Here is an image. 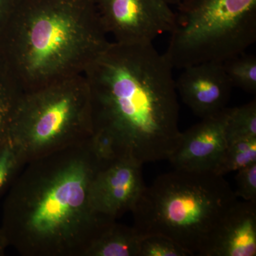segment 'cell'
Here are the masks:
<instances>
[{
    "label": "cell",
    "mask_w": 256,
    "mask_h": 256,
    "mask_svg": "<svg viewBox=\"0 0 256 256\" xmlns=\"http://www.w3.org/2000/svg\"><path fill=\"white\" fill-rule=\"evenodd\" d=\"M92 134L90 90L80 74L24 92L10 140L28 163L85 142Z\"/></svg>",
    "instance_id": "obj_5"
},
{
    "label": "cell",
    "mask_w": 256,
    "mask_h": 256,
    "mask_svg": "<svg viewBox=\"0 0 256 256\" xmlns=\"http://www.w3.org/2000/svg\"><path fill=\"white\" fill-rule=\"evenodd\" d=\"M237 197L244 201L256 202V162L237 171Z\"/></svg>",
    "instance_id": "obj_19"
},
{
    "label": "cell",
    "mask_w": 256,
    "mask_h": 256,
    "mask_svg": "<svg viewBox=\"0 0 256 256\" xmlns=\"http://www.w3.org/2000/svg\"><path fill=\"white\" fill-rule=\"evenodd\" d=\"M170 5H178L182 0H165Z\"/></svg>",
    "instance_id": "obj_22"
},
{
    "label": "cell",
    "mask_w": 256,
    "mask_h": 256,
    "mask_svg": "<svg viewBox=\"0 0 256 256\" xmlns=\"http://www.w3.org/2000/svg\"><path fill=\"white\" fill-rule=\"evenodd\" d=\"M255 162L256 138L237 140L228 143L213 172L224 176Z\"/></svg>",
    "instance_id": "obj_14"
},
{
    "label": "cell",
    "mask_w": 256,
    "mask_h": 256,
    "mask_svg": "<svg viewBox=\"0 0 256 256\" xmlns=\"http://www.w3.org/2000/svg\"><path fill=\"white\" fill-rule=\"evenodd\" d=\"M26 163L22 152L10 139L0 149V193Z\"/></svg>",
    "instance_id": "obj_17"
},
{
    "label": "cell",
    "mask_w": 256,
    "mask_h": 256,
    "mask_svg": "<svg viewBox=\"0 0 256 256\" xmlns=\"http://www.w3.org/2000/svg\"><path fill=\"white\" fill-rule=\"evenodd\" d=\"M182 70L175 80V86L184 104L194 114L204 118L227 108L233 86L223 63L204 62Z\"/></svg>",
    "instance_id": "obj_10"
},
{
    "label": "cell",
    "mask_w": 256,
    "mask_h": 256,
    "mask_svg": "<svg viewBox=\"0 0 256 256\" xmlns=\"http://www.w3.org/2000/svg\"><path fill=\"white\" fill-rule=\"evenodd\" d=\"M141 238L134 227L114 220L101 230L82 256H138Z\"/></svg>",
    "instance_id": "obj_12"
},
{
    "label": "cell",
    "mask_w": 256,
    "mask_h": 256,
    "mask_svg": "<svg viewBox=\"0 0 256 256\" xmlns=\"http://www.w3.org/2000/svg\"><path fill=\"white\" fill-rule=\"evenodd\" d=\"M173 69L153 43L114 42L86 69L92 134L108 138L118 158L143 165L168 160L178 148Z\"/></svg>",
    "instance_id": "obj_1"
},
{
    "label": "cell",
    "mask_w": 256,
    "mask_h": 256,
    "mask_svg": "<svg viewBox=\"0 0 256 256\" xmlns=\"http://www.w3.org/2000/svg\"><path fill=\"white\" fill-rule=\"evenodd\" d=\"M100 165L90 138L26 163L5 204L2 230L8 244L24 256H82L112 222L92 203Z\"/></svg>",
    "instance_id": "obj_2"
},
{
    "label": "cell",
    "mask_w": 256,
    "mask_h": 256,
    "mask_svg": "<svg viewBox=\"0 0 256 256\" xmlns=\"http://www.w3.org/2000/svg\"><path fill=\"white\" fill-rule=\"evenodd\" d=\"M224 70L233 87L249 94L256 92V57L246 52L223 63Z\"/></svg>",
    "instance_id": "obj_15"
},
{
    "label": "cell",
    "mask_w": 256,
    "mask_h": 256,
    "mask_svg": "<svg viewBox=\"0 0 256 256\" xmlns=\"http://www.w3.org/2000/svg\"><path fill=\"white\" fill-rule=\"evenodd\" d=\"M164 54L173 68L220 62L256 42V0H182Z\"/></svg>",
    "instance_id": "obj_6"
},
{
    "label": "cell",
    "mask_w": 256,
    "mask_h": 256,
    "mask_svg": "<svg viewBox=\"0 0 256 256\" xmlns=\"http://www.w3.org/2000/svg\"><path fill=\"white\" fill-rule=\"evenodd\" d=\"M256 202L237 201L220 220L204 256H256Z\"/></svg>",
    "instance_id": "obj_11"
},
{
    "label": "cell",
    "mask_w": 256,
    "mask_h": 256,
    "mask_svg": "<svg viewBox=\"0 0 256 256\" xmlns=\"http://www.w3.org/2000/svg\"><path fill=\"white\" fill-rule=\"evenodd\" d=\"M24 90L5 64L0 68V149L10 139L16 108Z\"/></svg>",
    "instance_id": "obj_13"
},
{
    "label": "cell",
    "mask_w": 256,
    "mask_h": 256,
    "mask_svg": "<svg viewBox=\"0 0 256 256\" xmlns=\"http://www.w3.org/2000/svg\"><path fill=\"white\" fill-rule=\"evenodd\" d=\"M102 26L116 43H153L170 33L175 12L165 0H94Z\"/></svg>",
    "instance_id": "obj_7"
},
{
    "label": "cell",
    "mask_w": 256,
    "mask_h": 256,
    "mask_svg": "<svg viewBox=\"0 0 256 256\" xmlns=\"http://www.w3.org/2000/svg\"><path fill=\"white\" fill-rule=\"evenodd\" d=\"M230 108L202 120L182 132L178 148L169 159L175 169L212 171L226 148V126Z\"/></svg>",
    "instance_id": "obj_9"
},
{
    "label": "cell",
    "mask_w": 256,
    "mask_h": 256,
    "mask_svg": "<svg viewBox=\"0 0 256 256\" xmlns=\"http://www.w3.org/2000/svg\"><path fill=\"white\" fill-rule=\"evenodd\" d=\"M94 0H21L6 65L24 92L84 74L110 45Z\"/></svg>",
    "instance_id": "obj_3"
},
{
    "label": "cell",
    "mask_w": 256,
    "mask_h": 256,
    "mask_svg": "<svg viewBox=\"0 0 256 256\" xmlns=\"http://www.w3.org/2000/svg\"><path fill=\"white\" fill-rule=\"evenodd\" d=\"M185 250L171 239L164 236L152 234L142 236L138 256H190Z\"/></svg>",
    "instance_id": "obj_18"
},
{
    "label": "cell",
    "mask_w": 256,
    "mask_h": 256,
    "mask_svg": "<svg viewBox=\"0 0 256 256\" xmlns=\"http://www.w3.org/2000/svg\"><path fill=\"white\" fill-rule=\"evenodd\" d=\"M224 176L175 169L144 186L131 212L142 236H164L191 256H204L218 224L236 203Z\"/></svg>",
    "instance_id": "obj_4"
},
{
    "label": "cell",
    "mask_w": 256,
    "mask_h": 256,
    "mask_svg": "<svg viewBox=\"0 0 256 256\" xmlns=\"http://www.w3.org/2000/svg\"><path fill=\"white\" fill-rule=\"evenodd\" d=\"M21 0H0V25L10 28Z\"/></svg>",
    "instance_id": "obj_20"
},
{
    "label": "cell",
    "mask_w": 256,
    "mask_h": 256,
    "mask_svg": "<svg viewBox=\"0 0 256 256\" xmlns=\"http://www.w3.org/2000/svg\"><path fill=\"white\" fill-rule=\"evenodd\" d=\"M8 244V240H6V238H5L2 230H0V255L2 254L4 247L6 246Z\"/></svg>",
    "instance_id": "obj_21"
},
{
    "label": "cell",
    "mask_w": 256,
    "mask_h": 256,
    "mask_svg": "<svg viewBox=\"0 0 256 256\" xmlns=\"http://www.w3.org/2000/svg\"><path fill=\"white\" fill-rule=\"evenodd\" d=\"M254 138H256V99L239 107L232 108L226 126L228 143Z\"/></svg>",
    "instance_id": "obj_16"
},
{
    "label": "cell",
    "mask_w": 256,
    "mask_h": 256,
    "mask_svg": "<svg viewBox=\"0 0 256 256\" xmlns=\"http://www.w3.org/2000/svg\"><path fill=\"white\" fill-rule=\"evenodd\" d=\"M142 166L126 158L100 162L90 191L92 207L98 214L114 222L131 212L146 186Z\"/></svg>",
    "instance_id": "obj_8"
}]
</instances>
